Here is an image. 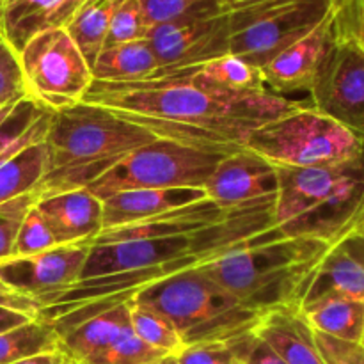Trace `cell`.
I'll use <instances>...</instances> for the list:
<instances>
[{
	"label": "cell",
	"mask_w": 364,
	"mask_h": 364,
	"mask_svg": "<svg viewBox=\"0 0 364 364\" xmlns=\"http://www.w3.org/2000/svg\"><path fill=\"white\" fill-rule=\"evenodd\" d=\"M156 139L146 128L98 105L78 102L52 110L45 139L46 174L36 196L41 199L73 188H87L128 153Z\"/></svg>",
	"instance_id": "obj_4"
},
{
	"label": "cell",
	"mask_w": 364,
	"mask_h": 364,
	"mask_svg": "<svg viewBox=\"0 0 364 364\" xmlns=\"http://www.w3.org/2000/svg\"><path fill=\"white\" fill-rule=\"evenodd\" d=\"M315 341L326 364H364V347L361 343L336 340L316 331Z\"/></svg>",
	"instance_id": "obj_38"
},
{
	"label": "cell",
	"mask_w": 364,
	"mask_h": 364,
	"mask_svg": "<svg viewBox=\"0 0 364 364\" xmlns=\"http://www.w3.org/2000/svg\"><path fill=\"white\" fill-rule=\"evenodd\" d=\"M255 336L265 341L287 364H326L315 341V331L301 309L281 308L263 313Z\"/></svg>",
	"instance_id": "obj_19"
},
{
	"label": "cell",
	"mask_w": 364,
	"mask_h": 364,
	"mask_svg": "<svg viewBox=\"0 0 364 364\" xmlns=\"http://www.w3.org/2000/svg\"><path fill=\"white\" fill-rule=\"evenodd\" d=\"M242 364H287V363H284L283 359H281L279 355H277L276 352L265 343V341L252 336Z\"/></svg>",
	"instance_id": "obj_40"
},
{
	"label": "cell",
	"mask_w": 364,
	"mask_h": 364,
	"mask_svg": "<svg viewBox=\"0 0 364 364\" xmlns=\"http://www.w3.org/2000/svg\"><path fill=\"white\" fill-rule=\"evenodd\" d=\"M336 38V16L333 11L309 34L295 41L262 68L265 87L288 98L295 92L311 91L316 73Z\"/></svg>",
	"instance_id": "obj_14"
},
{
	"label": "cell",
	"mask_w": 364,
	"mask_h": 364,
	"mask_svg": "<svg viewBox=\"0 0 364 364\" xmlns=\"http://www.w3.org/2000/svg\"><path fill=\"white\" fill-rule=\"evenodd\" d=\"M36 208L43 213L59 245L92 244L103 231V201L89 188H73L41 198Z\"/></svg>",
	"instance_id": "obj_16"
},
{
	"label": "cell",
	"mask_w": 364,
	"mask_h": 364,
	"mask_svg": "<svg viewBox=\"0 0 364 364\" xmlns=\"http://www.w3.org/2000/svg\"><path fill=\"white\" fill-rule=\"evenodd\" d=\"M91 71L95 82H142L159 73V60L148 39H142L103 48L92 63Z\"/></svg>",
	"instance_id": "obj_23"
},
{
	"label": "cell",
	"mask_w": 364,
	"mask_h": 364,
	"mask_svg": "<svg viewBox=\"0 0 364 364\" xmlns=\"http://www.w3.org/2000/svg\"><path fill=\"white\" fill-rule=\"evenodd\" d=\"M130 327V304L119 302L107 311L82 320L59 336V348L68 358L84 363L100 354Z\"/></svg>",
	"instance_id": "obj_21"
},
{
	"label": "cell",
	"mask_w": 364,
	"mask_h": 364,
	"mask_svg": "<svg viewBox=\"0 0 364 364\" xmlns=\"http://www.w3.org/2000/svg\"><path fill=\"white\" fill-rule=\"evenodd\" d=\"M355 230H363L364 231V215H363V219L359 220V224H358V228H355Z\"/></svg>",
	"instance_id": "obj_47"
},
{
	"label": "cell",
	"mask_w": 364,
	"mask_h": 364,
	"mask_svg": "<svg viewBox=\"0 0 364 364\" xmlns=\"http://www.w3.org/2000/svg\"><path fill=\"white\" fill-rule=\"evenodd\" d=\"M84 0H6L2 11V36L20 52L34 36L64 28Z\"/></svg>",
	"instance_id": "obj_20"
},
{
	"label": "cell",
	"mask_w": 364,
	"mask_h": 364,
	"mask_svg": "<svg viewBox=\"0 0 364 364\" xmlns=\"http://www.w3.org/2000/svg\"><path fill=\"white\" fill-rule=\"evenodd\" d=\"M220 2H223L224 9H226V11H233V9H238V7L247 6V4L258 2V0H220Z\"/></svg>",
	"instance_id": "obj_43"
},
{
	"label": "cell",
	"mask_w": 364,
	"mask_h": 364,
	"mask_svg": "<svg viewBox=\"0 0 364 364\" xmlns=\"http://www.w3.org/2000/svg\"><path fill=\"white\" fill-rule=\"evenodd\" d=\"M139 2L142 4V9L151 27L196 13V11L224 7L220 0H139Z\"/></svg>",
	"instance_id": "obj_37"
},
{
	"label": "cell",
	"mask_w": 364,
	"mask_h": 364,
	"mask_svg": "<svg viewBox=\"0 0 364 364\" xmlns=\"http://www.w3.org/2000/svg\"><path fill=\"white\" fill-rule=\"evenodd\" d=\"M27 98L23 71L16 50L0 36V109Z\"/></svg>",
	"instance_id": "obj_34"
},
{
	"label": "cell",
	"mask_w": 364,
	"mask_h": 364,
	"mask_svg": "<svg viewBox=\"0 0 364 364\" xmlns=\"http://www.w3.org/2000/svg\"><path fill=\"white\" fill-rule=\"evenodd\" d=\"M230 210L219 208L212 199L205 198L198 203H192V205L162 212L159 215L141 220V223L112 228V230H103L92 244L149 240V238H164L188 233V231L201 230V228L210 226V224L219 223L220 219H224L230 213Z\"/></svg>",
	"instance_id": "obj_17"
},
{
	"label": "cell",
	"mask_w": 364,
	"mask_h": 364,
	"mask_svg": "<svg viewBox=\"0 0 364 364\" xmlns=\"http://www.w3.org/2000/svg\"><path fill=\"white\" fill-rule=\"evenodd\" d=\"M4 4H6V0H0V36H2V11H4Z\"/></svg>",
	"instance_id": "obj_45"
},
{
	"label": "cell",
	"mask_w": 364,
	"mask_h": 364,
	"mask_svg": "<svg viewBox=\"0 0 364 364\" xmlns=\"http://www.w3.org/2000/svg\"><path fill=\"white\" fill-rule=\"evenodd\" d=\"M334 0H258L230 13V53L262 70L333 11Z\"/></svg>",
	"instance_id": "obj_9"
},
{
	"label": "cell",
	"mask_w": 364,
	"mask_h": 364,
	"mask_svg": "<svg viewBox=\"0 0 364 364\" xmlns=\"http://www.w3.org/2000/svg\"><path fill=\"white\" fill-rule=\"evenodd\" d=\"M240 149V148H237ZM237 149L203 148L185 142L156 139L128 153L123 160L89 185L103 199L137 188H201L205 191L215 167Z\"/></svg>",
	"instance_id": "obj_8"
},
{
	"label": "cell",
	"mask_w": 364,
	"mask_h": 364,
	"mask_svg": "<svg viewBox=\"0 0 364 364\" xmlns=\"http://www.w3.org/2000/svg\"><path fill=\"white\" fill-rule=\"evenodd\" d=\"M361 345L364 347V329H363V338H361Z\"/></svg>",
	"instance_id": "obj_48"
},
{
	"label": "cell",
	"mask_w": 364,
	"mask_h": 364,
	"mask_svg": "<svg viewBox=\"0 0 364 364\" xmlns=\"http://www.w3.org/2000/svg\"><path fill=\"white\" fill-rule=\"evenodd\" d=\"M327 299H350L364 302V267L334 245L320 263L301 309Z\"/></svg>",
	"instance_id": "obj_22"
},
{
	"label": "cell",
	"mask_w": 364,
	"mask_h": 364,
	"mask_svg": "<svg viewBox=\"0 0 364 364\" xmlns=\"http://www.w3.org/2000/svg\"><path fill=\"white\" fill-rule=\"evenodd\" d=\"M148 41L159 60L156 75L198 68L230 53V13L212 7L185 14L151 27Z\"/></svg>",
	"instance_id": "obj_11"
},
{
	"label": "cell",
	"mask_w": 364,
	"mask_h": 364,
	"mask_svg": "<svg viewBox=\"0 0 364 364\" xmlns=\"http://www.w3.org/2000/svg\"><path fill=\"white\" fill-rule=\"evenodd\" d=\"M338 245H340L348 256H352L359 265L364 267V231L363 230H354L352 233H348Z\"/></svg>",
	"instance_id": "obj_41"
},
{
	"label": "cell",
	"mask_w": 364,
	"mask_h": 364,
	"mask_svg": "<svg viewBox=\"0 0 364 364\" xmlns=\"http://www.w3.org/2000/svg\"><path fill=\"white\" fill-rule=\"evenodd\" d=\"M92 244L57 245L32 256L0 262V281L16 294L48 308L80 283Z\"/></svg>",
	"instance_id": "obj_13"
},
{
	"label": "cell",
	"mask_w": 364,
	"mask_h": 364,
	"mask_svg": "<svg viewBox=\"0 0 364 364\" xmlns=\"http://www.w3.org/2000/svg\"><path fill=\"white\" fill-rule=\"evenodd\" d=\"M149 31H151V25L146 18L142 4L139 0H124L110 21L103 48L148 39Z\"/></svg>",
	"instance_id": "obj_31"
},
{
	"label": "cell",
	"mask_w": 364,
	"mask_h": 364,
	"mask_svg": "<svg viewBox=\"0 0 364 364\" xmlns=\"http://www.w3.org/2000/svg\"><path fill=\"white\" fill-rule=\"evenodd\" d=\"M36 192L0 205V262L13 258L14 242L28 210L36 205Z\"/></svg>",
	"instance_id": "obj_35"
},
{
	"label": "cell",
	"mask_w": 364,
	"mask_h": 364,
	"mask_svg": "<svg viewBox=\"0 0 364 364\" xmlns=\"http://www.w3.org/2000/svg\"><path fill=\"white\" fill-rule=\"evenodd\" d=\"M132 306L151 309L173 322L185 347L210 341H238L255 334L263 313L242 306L199 269L141 288Z\"/></svg>",
	"instance_id": "obj_6"
},
{
	"label": "cell",
	"mask_w": 364,
	"mask_h": 364,
	"mask_svg": "<svg viewBox=\"0 0 364 364\" xmlns=\"http://www.w3.org/2000/svg\"><path fill=\"white\" fill-rule=\"evenodd\" d=\"M277 167L247 148L224 156L205 185L206 198L230 210L262 198L277 196Z\"/></svg>",
	"instance_id": "obj_15"
},
{
	"label": "cell",
	"mask_w": 364,
	"mask_h": 364,
	"mask_svg": "<svg viewBox=\"0 0 364 364\" xmlns=\"http://www.w3.org/2000/svg\"><path fill=\"white\" fill-rule=\"evenodd\" d=\"M274 226L283 237L338 245L364 215V149L326 167H277Z\"/></svg>",
	"instance_id": "obj_5"
},
{
	"label": "cell",
	"mask_w": 364,
	"mask_h": 364,
	"mask_svg": "<svg viewBox=\"0 0 364 364\" xmlns=\"http://www.w3.org/2000/svg\"><path fill=\"white\" fill-rule=\"evenodd\" d=\"M192 70L201 82L226 91L256 92L267 89L262 70L233 53H228Z\"/></svg>",
	"instance_id": "obj_27"
},
{
	"label": "cell",
	"mask_w": 364,
	"mask_h": 364,
	"mask_svg": "<svg viewBox=\"0 0 364 364\" xmlns=\"http://www.w3.org/2000/svg\"><path fill=\"white\" fill-rule=\"evenodd\" d=\"M82 102L112 110L159 139L219 149L244 148L256 128L302 105L269 89L213 87L192 68L128 84L92 80Z\"/></svg>",
	"instance_id": "obj_2"
},
{
	"label": "cell",
	"mask_w": 364,
	"mask_h": 364,
	"mask_svg": "<svg viewBox=\"0 0 364 364\" xmlns=\"http://www.w3.org/2000/svg\"><path fill=\"white\" fill-rule=\"evenodd\" d=\"M52 350H60L59 336L46 320L36 318L0 333V364H13L28 355Z\"/></svg>",
	"instance_id": "obj_28"
},
{
	"label": "cell",
	"mask_w": 364,
	"mask_h": 364,
	"mask_svg": "<svg viewBox=\"0 0 364 364\" xmlns=\"http://www.w3.org/2000/svg\"><path fill=\"white\" fill-rule=\"evenodd\" d=\"M244 148L276 167L306 169L354 159L364 149V139L309 103H302L299 109L256 128Z\"/></svg>",
	"instance_id": "obj_7"
},
{
	"label": "cell",
	"mask_w": 364,
	"mask_h": 364,
	"mask_svg": "<svg viewBox=\"0 0 364 364\" xmlns=\"http://www.w3.org/2000/svg\"><path fill=\"white\" fill-rule=\"evenodd\" d=\"M64 355H66V354H64ZM63 364H82L80 361H77V359H71V358H68V355H66V358H64V363Z\"/></svg>",
	"instance_id": "obj_46"
},
{
	"label": "cell",
	"mask_w": 364,
	"mask_h": 364,
	"mask_svg": "<svg viewBox=\"0 0 364 364\" xmlns=\"http://www.w3.org/2000/svg\"><path fill=\"white\" fill-rule=\"evenodd\" d=\"M130 326L135 336L164 354L178 355L185 348L183 340L173 322L151 309L130 304Z\"/></svg>",
	"instance_id": "obj_29"
},
{
	"label": "cell",
	"mask_w": 364,
	"mask_h": 364,
	"mask_svg": "<svg viewBox=\"0 0 364 364\" xmlns=\"http://www.w3.org/2000/svg\"><path fill=\"white\" fill-rule=\"evenodd\" d=\"M167 355L135 336L130 326L109 348L82 364H160Z\"/></svg>",
	"instance_id": "obj_30"
},
{
	"label": "cell",
	"mask_w": 364,
	"mask_h": 364,
	"mask_svg": "<svg viewBox=\"0 0 364 364\" xmlns=\"http://www.w3.org/2000/svg\"><path fill=\"white\" fill-rule=\"evenodd\" d=\"M276 196L235 206L219 223L201 230L149 240L92 244L80 283L39 318L52 323L57 336L92 315L130 301L141 288L185 270L201 269L231 249L251 244L274 228Z\"/></svg>",
	"instance_id": "obj_1"
},
{
	"label": "cell",
	"mask_w": 364,
	"mask_h": 364,
	"mask_svg": "<svg viewBox=\"0 0 364 364\" xmlns=\"http://www.w3.org/2000/svg\"><path fill=\"white\" fill-rule=\"evenodd\" d=\"M205 198L201 188H137L117 192L103 199V230L141 223Z\"/></svg>",
	"instance_id": "obj_18"
},
{
	"label": "cell",
	"mask_w": 364,
	"mask_h": 364,
	"mask_svg": "<svg viewBox=\"0 0 364 364\" xmlns=\"http://www.w3.org/2000/svg\"><path fill=\"white\" fill-rule=\"evenodd\" d=\"M123 2L124 0H84L64 27L89 66H92L102 52L110 21Z\"/></svg>",
	"instance_id": "obj_24"
},
{
	"label": "cell",
	"mask_w": 364,
	"mask_h": 364,
	"mask_svg": "<svg viewBox=\"0 0 364 364\" xmlns=\"http://www.w3.org/2000/svg\"><path fill=\"white\" fill-rule=\"evenodd\" d=\"M309 100L313 109L364 139V50L338 23L336 38L316 73Z\"/></svg>",
	"instance_id": "obj_12"
},
{
	"label": "cell",
	"mask_w": 364,
	"mask_h": 364,
	"mask_svg": "<svg viewBox=\"0 0 364 364\" xmlns=\"http://www.w3.org/2000/svg\"><path fill=\"white\" fill-rule=\"evenodd\" d=\"M57 240L50 230L48 223L43 213L36 208V205L28 210L18 231L16 242H14L13 258L16 256H32L43 251L57 247Z\"/></svg>",
	"instance_id": "obj_33"
},
{
	"label": "cell",
	"mask_w": 364,
	"mask_h": 364,
	"mask_svg": "<svg viewBox=\"0 0 364 364\" xmlns=\"http://www.w3.org/2000/svg\"><path fill=\"white\" fill-rule=\"evenodd\" d=\"M334 14L338 27L364 50V0H334Z\"/></svg>",
	"instance_id": "obj_39"
},
{
	"label": "cell",
	"mask_w": 364,
	"mask_h": 364,
	"mask_svg": "<svg viewBox=\"0 0 364 364\" xmlns=\"http://www.w3.org/2000/svg\"><path fill=\"white\" fill-rule=\"evenodd\" d=\"M66 355L60 350H52V352H43V354H34L28 355V358L20 359V361L13 364H63Z\"/></svg>",
	"instance_id": "obj_42"
},
{
	"label": "cell",
	"mask_w": 364,
	"mask_h": 364,
	"mask_svg": "<svg viewBox=\"0 0 364 364\" xmlns=\"http://www.w3.org/2000/svg\"><path fill=\"white\" fill-rule=\"evenodd\" d=\"M20 55L27 98L57 110L82 102L92 84V71L66 28L34 36Z\"/></svg>",
	"instance_id": "obj_10"
},
{
	"label": "cell",
	"mask_w": 364,
	"mask_h": 364,
	"mask_svg": "<svg viewBox=\"0 0 364 364\" xmlns=\"http://www.w3.org/2000/svg\"><path fill=\"white\" fill-rule=\"evenodd\" d=\"M46 142H34L0 166V205L38 191L46 174Z\"/></svg>",
	"instance_id": "obj_26"
},
{
	"label": "cell",
	"mask_w": 364,
	"mask_h": 364,
	"mask_svg": "<svg viewBox=\"0 0 364 364\" xmlns=\"http://www.w3.org/2000/svg\"><path fill=\"white\" fill-rule=\"evenodd\" d=\"M41 306L16 294L0 281V333L39 318Z\"/></svg>",
	"instance_id": "obj_36"
},
{
	"label": "cell",
	"mask_w": 364,
	"mask_h": 364,
	"mask_svg": "<svg viewBox=\"0 0 364 364\" xmlns=\"http://www.w3.org/2000/svg\"><path fill=\"white\" fill-rule=\"evenodd\" d=\"M160 364H178V359H176V355H167V358L164 359Z\"/></svg>",
	"instance_id": "obj_44"
},
{
	"label": "cell",
	"mask_w": 364,
	"mask_h": 364,
	"mask_svg": "<svg viewBox=\"0 0 364 364\" xmlns=\"http://www.w3.org/2000/svg\"><path fill=\"white\" fill-rule=\"evenodd\" d=\"M252 336L255 334L231 343L210 341V343L188 345L176 355L178 364H242Z\"/></svg>",
	"instance_id": "obj_32"
},
{
	"label": "cell",
	"mask_w": 364,
	"mask_h": 364,
	"mask_svg": "<svg viewBox=\"0 0 364 364\" xmlns=\"http://www.w3.org/2000/svg\"><path fill=\"white\" fill-rule=\"evenodd\" d=\"M316 333L352 343H361L364 329V302L350 299H327L301 309Z\"/></svg>",
	"instance_id": "obj_25"
},
{
	"label": "cell",
	"mask_w": 364,
	"mask_h": 364,
	"mask_svg": "<svg viewBox=\"0 0 364 364\" xmlns=\"http://www.w3.org/2000/svg\"><path fill=\"white\" fill-rule=\"evenodd\" d=\"M333 247L315 238L283 237L274 226L258 240L231 249L199 270L252 311L301 309L320 263Z\"/></svg>",
	"instance_id": "obj_3"
}]
</instances>
